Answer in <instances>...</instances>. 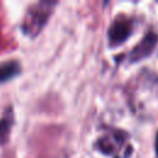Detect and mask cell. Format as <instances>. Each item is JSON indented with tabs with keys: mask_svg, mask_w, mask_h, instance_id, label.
I'll return each instance as SVG.
<instances>
[{
	"mask_svg": "<svg viewBox=\"0 0 158 158\" xmlns=\"http://www.w3.org/2000/svg\"><path fill=\"white\" fill-rule=\"evenodd\" d=\"M156 153L158 156V132H157V136H156Z\"/></svg>",
	"mask_w": 158,
	"mask_h": 158,
	"instance_id": "6",
	"label": "cell"
},
{
	"mask_svg": "<svg viewBox=\"0 0 158 158\" xmlns=\"http://www.w3.org/2000/svg\"><path fill=\"white\" fill-rule=\"evenodd\" d=\"M132 26L128 20H116L109 28V42L111 46H117L125 42V40L131 35Z\"/></svg>",
	"mask_w": 158,
	"mask_h": 158,
	"instance_id": "2",
	"label": "cell"
},
{
	"mask_svg": "<svg viewBox=\"0 0 158 158\" xmlns=\"http://www.w3.org/2000/svg\"><path fill=\"white\" fill-rule=\"evenodd\" d=\"M49 5H52V4H49ZM48 5V6H49ZM42 6H43V2H41V4H38L37 5V9L35 10V12L33 11H31L32 12V16H31V21L28 22L30 25H28V27L30 28H36V31H40V28L44 25V22L47 21V17H48V15H49V7L47 6V7H44V9H42Z\"/></svg>",
	"mask_w": 158,
	"mask_h": 158,
	"instance_id": "3",
	"label": "cell"
},
{
	"mask_svg": "<svg viewBox=\"0 0 158 158\" xmlns=\"http://www.w3.org/2000/svg\"><path fill=\"white\" fill-rule=\"evenodd\" d=\"M11 123H12L11 117H2L0 120V144H4L7 141Z\"/></svg>",
	"mask_w": 158,
	"mask_h": 158,
	"instance_id": "5",
	"label": "cell"
},
{
	"mask_svg": "<svg viewBox=\"0 0 158 158\" xmlns=\"http://www.w3.org/2000/svg\"><path fill=\"white\" fill-rule=\"evenodd\" d=\"M157 42H158V37L156 33L151 32V33L146 35L143 37V40L130 53V56H128L130 62H138V60H142L143 58H146L147 56H149L153 52Z\"/></svg>",
	"mask_w": 158,
	"mask_h": 158,
	"instance_id": "1",
	"label": "cell"
},
{
	"mask_svg": "<svg viewBox=\"0 0 158 158\" xmlns=\"http://www.w3.org/2000/svg\"><path fill=\"white\" fill-rule=\"evenodd\" d=\"M21 70L20 63L17 60H9L0 64V83L10 80L11 78L16 77Z\"/></svg>",
	"mask_w": 158,
	"mask_h": 158,
	"instance_id": "4",
	"label": "cell"
}]
</instances>
